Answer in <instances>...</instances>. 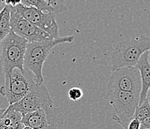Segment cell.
<instances>
[{"label": "cell", "instance_id": "1", "mask_svg": "<svg viewBox=\"0 0 150 129\" xmlns=\"http://www.w3.org/2000/svg\"><path fill=\"white\" fill-rule=\"evenodd\" d=\"M73 36H67L56 39L35 41L27 43L24 56L23 69L31 72L35 76L37 84H43L42 74L43 66L50 51L57 45L61 43H73Z\"/></svg>", "mask_w": 150, "mask_h": 129}, {"label": "cell", "instance_id": "2", "mask_svg": "<svg viewBox=\"0 0 150 129\" xmlns=\"http://www.w3.org/2000/svg\"><path fill=\"white\" fill-rule=\"evenodd\" d=\"M150 40L146 35L119 42L113 48L110 55L112 70L134 66L145 51H149Z\"/></svg>", "mask_w": 150, "mask_h": 129}, {"label": "cell", "instance_id": "3", "mask_svg": "<svg viewBox=\"0 0 150 129\" xmlns=\"http://www.w3.org/2000/svg\"><path fill=\"white\" fill-rule=\"evenodd\" d=\"M35 85L36 80L31 72L13 69L5 75V85L0 87V94L11 105L26 96Z\"/></svg>", "mask_w": 150, "mask_h": 129}, {"label": "cell", "instance_id": "4", "mask_svg": "<svg viewBox=\"0 0 150 129\" xmlns=\"http://www.w3.org/2000/svg\"><path fill=\"white\" fill-rule=\"evenodd\" d=\"M28 41L11 30L1 43V61L4 74L13 69L23 70L24 56Z\"/></svg>", "mask_w": 150, "mask_h": 129}, {"label": "cell", "instance_id": "5", "mask_svg": "<svg viewBox=\"0 0 150 129\" xmlns=\"http://www.w3.org/2000/svg\"><path fill=\"white\" fill-rule=\"evenodd\" d=\"M108 96L114 108L112 119L122 128L127 129L138 106L140 96L120 90L108 91Z\"/></svg>", "mask_w": 150, "mask_h": 129}, {"label": "cell", "instance_id": "6", "mask_svg": "<svg viewBox=\"0 0 150 129\" xmlns=\"http://www.w3.org/2000/svg\"><path fill=\"white\" fill-rule=\"evenodd\" d=\"M108 90H120L140 96L141 80L140 73L134 66L122 67L114 70L109 77Z\"/></svg>", "mask_w": 150, "mask_h": 129}, {"label": "cell", "instance_id": "7", "mask_svg": "<svg viewBox=\"0 0 150 129\" xmlns=\"http://www.w3.org/2000/svg\"><path fill=\"white\" fill-rule=\"evenodd\" d=\"M53 104L54 102L44 85L37 84L26 96L17 103L9 106V108L23 116Z\"/></svg>", "mask_w": 150, "mask_h": 129}, {"label": "cell", "instance_id": "8", "mask_svg": "<svg viewBox=\"0 0 150 129\" xmlns=\"http://www.w3.org/2000/svg\"><path fill=\"white\" fill-rule=\"evenodd\" d=\"M23 18L28 20L32 25L48 34L53 38H58V25L53 13H43L34 7H25L20 3L14 7Z\"/></svg>", "mask_w": 150, "mask_h": 129}, {"label": "cell", "instance_id": "9", "mask_svg": "<svg viewBox=\"0 0 150 129\" xmlns=\"http://www.w3.org/2000/svg\"><path fill=\"white\" fill-rule=\"evenodd\" d=\"M11 30L28 43L54 39L23 18L15 8L10 7Z\"/></svg>", "mask_w": 150, "mask_h": 129}, {"label": "cell", "instance_id": "10", "mask_svg": "<svg viewBox=\"0 0 150 129\" xmlns=\"http://www.w3.org/2000/svg\"><path fill=\"white\" fill-rule=\"evenodd\" d=\"M134 67L140 73L141 80V90L139 98V104L145 100L149 95V90L150 85V64H149V51H146L140 56V59L136 63Z\"/></svg>", "mask_w": 150, "mask_h": 129}, {"label": "cell", "instance_id": "11", "mask_svg": "<svg viewBox=\"0 0 150 129\" xmlns=\"http://www.w3.org/2000/svg\"><path fill=\"white\" fill-rule=\"evenodd\" d=\"M20 123L31 129H49L48 122L43 109L38 110L22 116Z\"/></svg>", "mask_w": 150, "mask_h": 129}, {"label": "cell", "instance_id": "12", "mask_svg": "<svg viewBox=\"0 0 150 129\" xmlns=\"http://www.w3.org/2000/svg\"><path fill=\"white\" fill-rule=\"evenodd\" d=\"M48 122L49 129H63L64 128V118L62 113L54 104L47 106L43 108Z\"/></svg>", "mask_w": 150, "mask_h": 129}, {"label": "cell", "instance_id": "13", "mask_svg": "<svg viewBox=\"0 0 150 129\" xmlns=\"http://www.w3.org/2000/svg\"><path fill=\"white\" fill-rule=\"evenodd\" d=\"M134 117L137 118L140 122L144 120L147 117H150V105H149V95L143 102L137 106L136 108Z\"/></svg>", "mask_w": 150, "mask_h": 129}, {"label": "cell", "instance_id": "14", "mask_svg": "<svg viewBox=\"0 0 150 129\" xmlns=\"http://www.w3.org/2000/svg\"><path fill=\"white\" fill-rule=\"evenodd\" d=\"M10 18V7L5 5L0 11V29L11 30Z\"/></svg>", "mask_w": 150, "mask_h": 129}, {"label": "cell", "instance_id": "15", "mask_svg": "<svg viewBox=\"0 0 150 129\" xmlns=\"http://www.w3.org/2000/svg\"><path fill=\"white\" fill-rule=\"evenodd\" d=\"M67 96L73 102H77L82 98L83 91L79 87H72L68 91Z\"/></svg>", "mask_w": 150, "mask_h": 129}, {"label": "cell", "instance_id": "16", "mask_svg": "<svg viewBox=\"0 0 150 129\" xmlns=\"http://www.w3.org/2000/svg\"><path fill=\"white\" fill-rule=\"evenodd\" d=\"M10 31L11 30L8 29H0V45H1L2 42L3 41L4 39L5 38V37L8 35Z\"/></svg>", "mask_w": 150, "mask_h": 129}, {"label": "cell", "instance_id": "17", "mask_svg": "<svg viewBox=\"0 0 150 129\" xmlns=\"http://www.w3.org/2000/svg\"><path fill=\"white\" fill-rule=\"evenodd\" d=\"M4 6H5L4 1H1V0H0V11L2 10V8H4Z\"/></svg>", "mask_w": 150, "mask_h": 129}]
</instances>
